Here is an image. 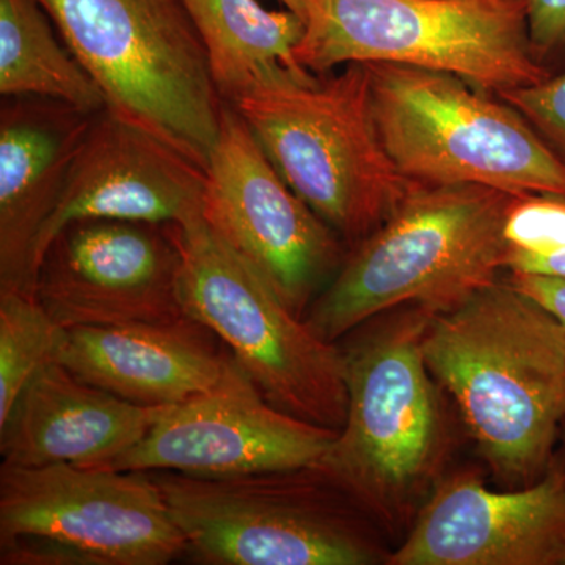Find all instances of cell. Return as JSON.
Here are the masks:
<instances>
[{
	"label": "cell",
	"mask_w": 565,
	"mask_h": 565,
	"mask_svg": "<svg viewBox=\"0 0 565 565\" xmlns=\"http://www.w3.org/2000/svg\"><path fill=\"white\" fill-rule=\"evenodd\" d=\"M423 356L476 449L508 489L552 468L565 422V326L500 278L430 316Z\"/></svg>",
	"instance_id": "cell-1"
},
{
	"label": "cell",
	"mask_w": 565,
	"mask_h": 565,
	"mask_svg": "<svg viewBox=\"0 0 565 565\" xmlns=\"http://www.w3.org/2000/svg\"><path fill=\"white\" fill-rule=\"evenodd\" d=\"M433 315L405 305L341 340L348 411L318 467L381 530L412 525L440 481L446 451L441 386L423 356Z\"/></svg>",
	"instance_id": "cell-2"
},
{
	"label": "cell",
	"mask_w": 565,
	"mask_h": 565,
	"mask_svg": "<svg viewBox=\"0 0 565 565\" xmlns=\"http://www.w3.org/2000/svg\"><path fill=\"white\" fill-rule=\"evenodd\" d=\"M512 193L486 185H412L392 217L348 248L305 321L327 343L375 316L416 305L451 310L500 280Z\"/></svg>",
	"instance_id": "cell-3"
},
{
	"label": "cell",
	"mask_w": 565,
	"mask_h": 565,
	"mask_svg": "<svg viewBox=\"0 0 565 565\" xmlns=\"http://www.w3.org/2000/svg\"><path fill=\"white\" fill-rule=\"evenodd\" d=\"M203 565L386 564L379 531L337 482L315 467L199 478L147 471Z\"/></svg>",
	"instance_id": "cell-4"
},
{
	"label": "cell",
	"mask_w": 565,
	"mask_h": 565,
	"mask_svg": "<svg viewBox=\"0 0 565 565\" xmlns=\"http://www.w3.org/2000/svg\"><path fill=\"white\" fill-rule=\"evenodd\" d=\"M107 109L206 170L222 102L181 0H39Z\"/></svg>",
	"instance_id": "cell-5"
},
{
	"label": "cell",
	"mask_w": 565,
	"mask_h": 565,
	"mask_svg": "<svg viewBox=\"0 0 565 565\" xmlns=\"http://www.w3.org/2000/svg\"><path fill=\"white\" fill-rule=\"evenodd\" d=\"M232 106L286 184L348 248L384 225L414 185L379 137L364 63H349L327 79L253 93Z\"/></svg>",
	"instance_id": "cell-6"
},
{
	"label": "cell",
	"mask_w": 565,
	"mask_h": 565,
	"mask_svg": "<svg viewBox=\"0 0 565 565\" xmlns=\"http://www.w3.org/2000/svg\"><path fill=\"white\" fill-rule=\"evenodd\" d=\"M386 154L411 184L565 193V166L515 107L445 71L364 63Z\"/></svg>",
	"instance_id": "cell-7"
},
{
	"label": "cell",
	"mask_w": 565,
	"mask_h": 565,
	"mask_svg": "<svg viewBox=\"0 0 565 565\" xmlns=\"http://www.w3.org/2000/svg\"><path fill=\"white\" fill-rule=\"evenodd\" d=\"M296 58L316 76L349 63L445 71L493 95L550 76L523 0H307Z\"/></svg>",
	"instance_id": "cell-8"
},
{
	"label": "cell",
	"mask_w": 565,
	"mask_h": 565,
	"mask_svg": "<svg viewBox=\"0 0 565 565\" xmlns=\"http://www.w3.org/2000/svg\"><path fill=\"white\" fill-rule=\"evenodd\" d=\"M181 253V302L274 407L340 430L348 411L343 352L286 307L203 212L167 225Z\"/></svg>",
	"instance_id": "cell-9"
},
{
	"label": "cell",
	"mask_w": 565,
	"mask_h": 565,
	"mask_svg": "<svg viewBox=\"0 0 565 565\" xmlns=\"http://www.w3.org/2000/svg\"><path fill=\"white\" fill-rule=\"evenodd\" d=\"M185 548L147 471L0 467V565H166Z\"/></svg>",
	"instance_id": "cell-10"
},
{
	"label": "cell",
	"mask_w": 565,
	"mask_h": 565,
	"mask_svg": "<svg viewBox=\"0 0 565 565\" xmlns=\"http://www.w3.org/2000/svg\"><path fill=\"white\" fill-rule=\"evenodd\" d=\"M203 215L302 319L348 253L343 239L286 184L232 104L223 106L207 161Z\"/></svg>",
	"instance_id": "cell-11"
},
{
	"label": "cell",
	"mask_w": 565,
	"mask_h": 565,
	"mask_svg": "<svg viewBox=\"0 0 565 565\" xmlns=\"http://www.w3.org/2000/svg\"><path fill=\"white\" fill-rule=\"evenodd\" d=\"M337 433L274 407L232 355L214 388L167 407L140 441L104 468L232 478L315 467Z\"/></svg>",
	"instance_id": "cell-12"
},
{
	"label": "cell",
	"mask_w": 565,
	"mask_h": 565,
	"mask_svg": "<svg viewBox=\"0 0 565 565\" xmlns=\"http://www.w3.org/2000/svg\"><path fill=\"white\" fill-rule=\"evenodd\" d=\"M181 264L167 225L74 222L44 253L33 296L62 329L174 321Z\"/></svg>",
	"instance_id": "cell-13"
},
{
	"label": "cell",
	"mask_w": 565,
	"mask_h": 565,
	"mask_svg": "<svg viewBox=\"0 0 565 565\" xmlns=\"http://www.w3.org/2000/svg\"><path fill=\"white\" fill-rule=\"evenodd\" d=\"M565 473L519 489L473 473L440 479L386 565H564Z\"/></svg>",
	"instance_id": "cell-14"
},
{
	"label": "cell",
	"mask_w": 565,
	"mask_h": 565,
	"mask_svg": "<svg viewBox=\"0 0 565 565\" xmlns=\"http://www.w3.org/2000/svg\"><path fill=\"white\" fill-rule=\"evenodd\" d=\"M206 170L104 107L92 117L57 206L33 247V278L63 228L82 221L170 225L203 212Z\"/></svg>",
	"instance_id": "cell-15"
},
{
	"label": "cell",
	"mask_w": 565,
	"mask_h": 565,
	"mask_svg": "<svg viewBox=\"0 0 565 565\" xmlns=\"http://www.w3.org/2000/svg\"><path fill=\"white\" fill-rule=\"evenodd\" d=\"M55 360L128 403L172 407L214 388L232 352L185 315L167 322L63 329Z\"/></svg>",
	"instance_id": "cell-16"
},
{
	"label": "cell",
	"mask_w": 565,
	"mask_h": 565,
	"mask_svg": "<svg viewBox=\"0 0 565 565\" xmlns=\"http://www.w3.org/2000/svg\"><path fill=\"white\" fill-rule=\"evenodd\" d=\"M54 99L0 107V294H32L33 247L61 200L92 117Z\"/></svg>",
	"instance_id": "cell-17"
},
{
	"label": "cell",
	"mask_w": 565,
	"mask_h": 565,
	"mask_svg": "<svg viewBox=\"0 0 565 565\" xmlns=\"http://www.w3.org/2000/svg\"><path fill=\"white\" fill-rule=\"evenodd\" d=\"M166 408L128 403L52 362L0 419L2 463L107 467L140 441Z\"/></svg>",
	"instance_id": "cell-18"
},
{
	"label": "cell",
	"mask_w": 565,
	"mask_h": 565,
	"mask_svg": "<svg viewBox=\"0 0 565 565\" xmlns=\"http://www.w3.org/2000/svg\"><path fill=\"white\" fill-rule=\"evenodd\" d=\"M206 51L222 102L318 79L296 58L305 21L292 11L264 9L258 0H181Z\"/></svg>",
	"instance_id": "cell-19"
},
{
	"label": "cell",
	"mask_w": 565,
	"mask_h": 565,
	"mask_svg": "<svg viewBox=\"0 0 565 565\" xmlns=\"http://www.w3.org/2000/svg\"><path fill=\"white\" fill-rule=\"evenodd\" d=\"M52 24L39 0H0V95L54 99L87 114L103 110L102 90Z\"/></svg>",
	"instance_id": "cell-20"
},
{
	"label": "cell",
	"mask_w": 565,
	"mask_h": 565,
	"mask_svg": "<svg viewBox=\"0 0 565 565\" xmlns=\"http://www.w3.org/2000/svg\"><path fill=\"white\" fill-rule=\"evenodd\" d=\"M62 333L32 294H0V419L33 375L57 362Z\"/></svg>",
	"instance_id": "cell-21"
},
{
	"label": "cell",
	"mask_w": 565,
	"mask_h": 565,
	"mask_svg": "<svg viewBox=\"0 0 565 565\" xmlns=\"http://www.w3.org/2000/svg\"><path fill=\"white\" fill-rule=\"evenodd\" d=\"M504 234L508 253L546 255L565 250V193L515 196Z\"/></svg>",
	"instance_id": "cell-22"
},
{
	"label": "cell",
	"mask_w": 565,
	"mask_h": 565,
	"mask_svg": "<svg viewBox=\"0 0 565 565\" xmlns=\"http://www.w3.org/2000/svg\"><path fill=\"white\" fill-rule=\"evenodd\" d=\"M498 96L526 118L565 166V73Z\"/></svg>",
	"instance_id": "cell-23"
},
{
	"label": "cell",
	"mask_w": 565,
	"mask_h": 565,
	"mask_svg": "<svg viewBox=\"0 0 565 565\" xmlns=\"http://www.w3.org/2000/svg\"><path fill=\"white\" fill-rule=\"evenodd\" d=\"M535 57L565 46V0H523Z\"/></svg>",
	"instance_id": "cell-24"
},
{
	"label": "cell",
	"mask_w": 565,
	"mask_h": 565,
	"mask_svg": "<svg viewBox=\"0 0 565 565\" xmlns=\"http://www.w3.org/2000/svg\"><path fill=\"white\" fill-rule=\"evenodd\" d=\"M508 278L548 308L565 326V278L523 273H509Z\"/></svg>",
	"instance_id": "cell-25"
},
{
	"label": "cell",
	"mask_w": 565,
	"mask_h": 565,
	"mask_svg": "<svg viewBox=\"0 0 565 565\" xmlns=\"http://www.w3.org/2000/svg\"><path fill=\"white\" fill-rule=\"evenodd\" d=\"M505 270L508 273L537 274L565 278V250L546 253V255L508 253Z\"/></svg>",
	"instance_id": "cell-26"
},
{
	"label": "cell",
	"mask_w": 565,
	"mask_h": 565,
	"mask_svg": "<svg viewBox=\"0 0 565 565\" xmlns=\"http://www.w3.org/2000/svg\"><path fill=\"white\" fill-rule=\"evenodd\" d=\"M286 7V10L292 11L297 17L307 20V0H278Z\"/></svg>",
	"instance_id": "cell-27"
},
{
	"label": "cell",
	"mask_w": 565,
	"mask_h": 565,
	"mask_svg": "<svg viewBox=\"0 0 565 565\" xmlns=\"http://www.w3.org/2000/svg\"><path fill=\"white\" fill-rule=\"evenodd\" d=\"M559 444H561V460H553V463L556 465V467H559L561 470L565 473V422L563 424V429H561L559 435Z\"/></svg>",
	"instance_id": "cell-28"
},
{
	"label": "cell",
	"mask_w": 565,
	"mask_h": 565,
	"mask_svg": "<svg viewBox=\"0 0 565 565\" xmlns=\"http://www.w3.org/2000/svg\"><path fill=\"white\" fill-rule=\"evenodd\" d=\"M565 565V564H564Z\"/></svg>",
	"instance_id": "cell-29"
}]
</instances>
